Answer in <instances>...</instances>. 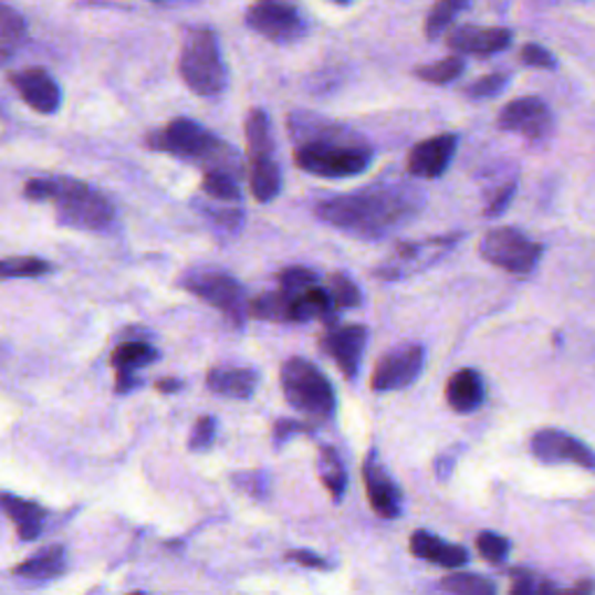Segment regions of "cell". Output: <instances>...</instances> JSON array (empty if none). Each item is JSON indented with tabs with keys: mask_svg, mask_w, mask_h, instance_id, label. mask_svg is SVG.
<instances>
[{
	"mask_svg": "<svg viewBox=\"0 0 595 595\" xmlns=\"http://www.w3.org/2000/svg\"><path fill=\"white\" fill-rule=\"evenodd\" d=\"M424 205L426 194L421 189L394 181L319 200L314 215L352 238L382 240L415 219Z\"/></svg>",
	"mask_w": 595,
	"mask_h": 595,
	"instance_id": "1",
	"label": "cell"
},
{
	"mask_svg": "<svg viewBox=\"0 0 595 595\" xmlns=\"http://www.w3.org/2000/svg\"><path fill=\"white\" fill-rule=\"evenodd\" d=\"M293 137V161L307 175L322 179H349L373 164V149L361 137L312 112H293L286 119Z\"/></svg>",
	"mask_w": 595,
	"mask_h": 595,
	"instance_id": "2",
	"label": "cell"
},
{
	"mask_svg": "<svg viewBox=\"0 0 595 595\" xmlns=\"http://www.w3.org/2000/svg\"><path fill=\"white\" fill-rule=\"evenodd\" d=\"M24 196L33 202H52L56 221L77 231L103 233L117 221V210L109 198L86 181L73 177H35L24 185Z\"/></svg>",
	"mask_w": 595,
	"mask_h": 595,
	"instance_id": "3",
	"label": "cell"
},
{
	"mask_svg": "<svg viewBox=\"0 0 595 595\" xmlns=\"http://www.w3.org/2000/svg\"><path fill=\"white\" fill-rule=\"evenodd\" d=\"M147 145L154 152H164L179 161L200 166L202 173H228L233 177H240L242 173L238 149L187 117H177L168 126L152 131L147 135Z\"/></svg>",
	"mask_w": 595,
	"mask_h": 595,
	"instance_id": "4",
	"label": "cell"
},
{
	"mask_svg": "<svg viewBox=\"0 0 595 595\" xmlns=\"http://www.w3.org/2000/svg\"><path fill=\"white\" fill-rule=\"evenodd\" d=\"M179 77L198 96H219L228 86V67L212 29H191L181 42Z\"/></svg>",
	"mask_w": 595,
	"mask_h": 595,
	"instance_id": "5",
	"label": "cell"
},
{
	"mask_svg": "<svg viewBox=\"0 0 595 595\" xmlns=\"http://www.w3.org/2000/svg\"><path fill=\"white\" fill-rule=\"evenodd\" d=\"M280 384L286 403L314 421H328L335 415L337 398L331 379L307 358L293 356L282 363Z\"/></svg>",
	"mask_w": 595,
	"mask_h": 595,
	"instance_id": "6",
	"label": "cell"
},
{
	"mask_svg": "<svg viewBox=\"0 0 595 595\" xmlns=\"http://www.w3.org/2000/svg\"><path fill=\"white\" fill-rule=\"evenodd\" d=\"M179 286L200 298L202 303L219 310L228 316L236 328H242L249 319V295L247 289L219 268H191L179 278Z\"/></svg>",
	"mask_w": 595,
	"mask_h": 595,
	"instance_id": "7",
	"label": "cell"
},
{
	"mask_svg": "<svg viewBox=\"0 0 595 595\" xmlns=\"http://www.w3.org/2000/svg\"><path fill=\"white\" fill-rule=\"evenodd\" d=\"M482 259L510 274H531L542 257V244L512 226H498L479 244Z\"/></svg>",
	"mask_w": 595,
	"mask_h": 595,
	"instance_id": "8",
	"label": "cell"
},
{
	"mask_svg": "<svg viewBox=\"0 0 595 595\" xmlns=\"http://www.w3.org/2000/svg\"><path fill=\"white\" fill-rule=\"evenodd\" d=\"M463 233H453V236H438V238H428L419 242H403L394 249V254H388L386 261L375 270L377 278L396 282L411 278V274L424 272L430 265L442 261L449 251L459 244Z\"/></svg>",
	"mask_w": 595,
	"mask_h": 595,
	"instance_id": "9",
	"label": "cell"
},
{
	"mask_svg": "<svg viewBox=\"0 0 595 595\" xmlns=\"http://www.w3.org/2000/svg\"><path fill=\"white\" fill-rule=\"evenodd\" d=\"M247 27L270 42L293 44L307 33V17L298 6L280 3V0H261L244 14Z\"/></svg>",
	"mask_w": 595,
	"mask_h": 595,
	"instance_id": "10",
	"label": "cell"
},
{
	"mask_svg": "<svg viewBox=\"0 0 595 595\" xmlns=\"http://www.w3.org/2000/svg\"><path fill=\"white\" fill-rule=\"evenodd\" d=\"M424 365H426V349L417 345V342H405V345L394 347L375 365V373L370 377L373 392L388 394L407 388L421 377Z\"/></svg>",
	"mask_w": 595,
	"mask_h": 595,
	"instance_id": "11",
	"label": "cell"
},
{
	"mask_svg": "<svg viewBox=\"0 0 595 595\" xmlns=\"http://www.w3.org/2000/svg\"><path fill=\"white\" fill-rule=\"evenodd\" d=\"M531 451L542 463H572L595 470V451L561 428H542L531 438Z\"/></svg>",
	"mask_w": 595,
	"mask_h": 595,
	"instance_id": "12",
	"label": "cell"
},
{
	"mask_svg": "<svg viewBox=\"0 0 595 595\" xmlns=\"http://www.w3.org/2000/svg\"><path fill=\"white\" fill-rule=\"evenodd\" d=\"M498 128L537 143L554 131V114L542 98L523 96L502 107L498 114Z\"/></svg>",
	"mask_w": 595,
	"mask_h": 595,
	"instance_id": "13",
	"label": "cell"
},
{
	"mask_svg": "<svg viewBox=\"0 0 595 595\" xmlns=\"http://www.w3.org/2000/svg\"><path fill=\"white\" fill-rule=\"evenodd\" d=\"M368 328L361 324L333 326L319 345H322L324 354L337 365L342 375L347 379H356L365 347H368Z\"/></svg>",
	"mask_w": 595,
	"mask_h": 595,
	"instance_id": "14",
	"label": "cell"
},
{
	"mask_svg": "<svg viewBox=\"0 0 595 595\" xmlns=\"http://www.w3.org/2000/svg\"><path fill=\"white\" fill-rule=\"evenodd\" d=\"M456 149H459V135L440 133L426 137L409 149L407 170L419 179H438L449 170Z\"/></svg>",
	"mask_w": 595,
	"mask_h": 595,
	"instance_id": "15",
	"label": "cell"
},
{
	"mask_svg": "<svg viewBox=\"0 0 595 595\" xmlns=\"http://www.w3.org/2000/svg\"><path fill=\"white\" fill-rule=\"evenodd\" d=\"M8 80L17 88L21 101L38 114H56L61 109V86L44 67H24V71L10 73Z\"/></svg>",
	"mask_w": 595,
	"mask_h": 595,
	"instance_id": "16",
	"label": "cell"
},
{
	"mask_svg": "<svg viewBox=\"0 0 595 595\" xmlns=\"http://www.w3.org/2000/svg\"><path fill=\"white\" fill-rule=\"evenodd\" d=\"M363 484L368 493L370 508L382 519H398L403 512V491L394 482V477L384 470L377 459V451H370L363 463Z\"/></svg>",
	"mask_w": 595,
	"mask_h": 595,
	"instance_id": "17",
	"label": "cell"
},
{
	"mask_svg": "<svg viewBox=\"0 0 595 595\" xmlns=\"http://www.w3.org/2000/svg\"><path fill=\"white\" fill-rule=\"evenodd\" d=\"M449 50L456 54H477V56H491L498 52H505L512 44V31L502 27H456L447 33Z\"/></svg>",
	"mask_w": 595,
	"mask_h": 595,
	"instance_id": "18",
	"label": "cell"
},
{
	"mask_svg": "<svg viewBox=\"0 0 595 595\" xmlns=\"http://www.w3.org/2000/svg\"><path fill=\"white\" fill-rule=\"evenodd\" d=\"M445 398L456 415H472L487 400L484 377L472 368L456 370L447 382Z\"/></svg>",
	"mask_w": 595,
	"mask_h": 595,
	"instance_id": "19",
	"label": "cell"
},
{
	"mask_svg": "<svg viewBox=\"0 0 595 595\" xmlns=\"http://www.w3.org/2000/svg\"><path fill=\"white\" fill-rule=\"evenodd\" d=\"M249 185L251 196L259 202H270L282 191V170L278 158H274V147L249 152Z\"/></svg>",
	"mask_w": 595,
	"mask_h": 595,
	"instance_id": "20",
	"label": "cell"
},
{
	"mask_svg": "<svg viewBox=\"0 0 595 595\" xmlns=\"http://www.w3.org/2000/svg\"><path fill=\"white\" fill-rule=\"evenodd\" d=\"M0 512H3L17 529V535L24 542H33L42 535L48 510L35 500L19 498L14 493H0Z\"/></svg>",
	"mask_w": 595,
	"mask_h": 595,
	"instance_id": "21",
	"label": "cell"
},
{
	"mask_svg": "<svg viewBox=\"0 0 595 595\" xmlns=\"http://www.w3.org/2000/svg\"><path fill=\"white\" fill-rule=\"evenodd\" d=\"M409 549L411 554L417 559H424L428 563H435L440 567H449V570H459L468 563V552L459 544H449L445 540H440L438 535H432L428 531H417L415 535L409 537Z\"/></svg>",
	"mask_w": 595,
	"mask_h": 595,
	"instance_id": "22",
	"label": "cell"
},
{
	"mask_svg": "<svg viewBox=\"0 0 595 595\" xmlns=\"http://www.w3.org/2000/svg\"><path fill=\"white\" fill-rule=\"evenodd\" d=\"M259 382L261 377L254 368H212L205 377L212 394L233 400H249L257 394Z\"/></svg>",
	"mask_w": 595,
	"mask_h": 595,
	"instance_id": "23",
	"label": "cell"
},
{
	"mask_svg": "<svg viewBox=\"0 0 595 595\" xmlns=\"http://www.w3.org/2000/svg\"><path fill=\"white\" fill-rule=\"evenodd\" d=\"M335 314H337V307L333 305L331 295L324 286L316 284L303 293L293 295V324H305V322H314V319H319V322H324L333 328Z\"/></svg>",
	"mask_w": 595,
	"mask_h": 595,
	"instance_id": "24",
	"label": "cell"
},
{
	"mask_svg": "<svg viewBox=\"0 0 595 595\" xmlns=\"http://www.w3.org/2000/svg\"><path fill=\"white\" fill-rule=\"evenodd\" d=\"M65 546L61 544H52L40 549L38 554H33L31 559H27L24 563H19L14 567L17 577L24 580H33V582H48L54 580L65 572Z\"/></svg>",
	"mask_w": 595,
	"mask_h": 595,
	"instance_id": "25",
	"label": "cell"
},
{
	"mask_svg": "<svg viewBox=\"0 0 595 595\" xmlns=\"http://www.w3.org/2000/svg\"><path fill=\"white\" fill-rule=\"evenodd\" d=\"M249 316L259 319V322H274V324H293V295L284 291H270L251 298Z\"/></svg>",
	"mask_w": 595,
	"mask_h": 595,
	"instance_id": "26",
	"label": "cell"
},
{
	"mask_svg": "<svg viewBox=\"0 0 595 595\" xmlns=\"http://www.w3.org/2000/svg\"><path fill=\"white\" fill-rule=\"evenodd\" d=\"M158 358H161V354H158V349L152 347L149 342L131 340V342H124V345H119L117 349L112 352L109 365L117 373L135 375V370L149 368V365H154Z\"/></svg>",
	"mask_w": 595,
	"mask_h": 595,
	"instance_id": "27",
	"label": "cell"
},
{
	"mask_svg": "<svg viewBox=\"0 0 595 595\" xmlns=\"http://www.w3.org/2000/svg\"><path fill=\"white\" fill-rule=\"evenodd\" d=\"M316 470H319V477H322V482H324L326 491L331 493V498L335 502H340L342 495H345V491H347L349 479H347L345 463H342L340 453L333 447H322V449H319Z\"/></svg>",
	"mask_w": 595,
	"mask_h": 595,
	"instance_id": "28",
	"label": "cell"
},
{
	"mask_svg": "<svg viewBox=\"0 0 595 595\" xmlns=\"http://www.w3.org/2000/svg\"><path fill=\"white\" fill-rule=\"evenodd\" d=\"M196 210L215 226L217 233L223 236H236L244 223V212L238 205H205L196 200Z\"/></svg>",
	"mask_w": 595,
	"mask_h": 595,
	"instance_id": "29",
	"label": "cell"
},
{
	"mask_svg": "<svg viewBox=\"0 0 595 595\" xmlns=\"http://www.w3.org/2000/svg\"><path fill=\"white\" fill-rule=\"evenodd\" d=\"M463 73H466V59L463 56H447V59H440V61L428 63V65H419L415 71V75L421 82H428L435 86L451 84V82L459 80Z\"/></svg>",
	"mask_w": 595,
	"mask_h": 595,
	"instance_id": "30",
	"label": "cell"
},
{
	"mask_svg": "<svg viewBox=\"0 0 595 595\" xmlns=\"http://www.w3.org/2000/svg\"><path fill=\"white\" fill-rule=\"evenodd\" d=\"M202 194L212 198L215 202H240L242 200V191L238 187V177L228 175V173H202Z\"/></svg>",
	"mask_w": 595,
	"mask_h": 595,
	"instance_id": "31",
	"label": "cell"
},
{
	"mask_svg": "<svg viewBox=\"0 0 595 595\" xmlns=\"http://www.w3.org/2000/svg\"><path fill=\"white\" fill-rule=\"evenodd\" d=\"M442 588L449 595H498L495 584L474 572H453L442 582Z\"/></svg>",
	"mask_w": 595,
	"mask_h": 595,
	"instance_id": "32",
	"label": "cell"
},
{
	"mask_svg": "<svg viewBox=\"0 0 595 595\" xmlns=\"http://www.w3.org/2000/svg\"><path fill=\"white\" fill-rule=\"evenodd\" d=\"M463 10H468V3H461V0H442V3H435L424 21L426 38L428 40L440 38L451 21L456 19V14L463 12Z\"/></svg>",
	"mask_w": 595,
	"mask_h": 595,
	"instance_id": "33",
	"label": "cell"
},
{
	"mask_svg": "<svg viewBox=\"0 0 595 595\" xmlns=\"http://www.w3.org/2000/svg\"><path fill=\"white\" fill-rule=\"evenodd\" d=\"M52 270L50 261L40 257H10L0 259V280H17V278H42Z\"/></svg>",
	"mask_w": 595,
	"mask_h": 595,
	"instance_id": "34",
	"label": "cell"
},
{
	"mask_svg": "<svg viewBox=\"0 0 595 595\" xmlns=\"http://www.w3.org/2000/svg\"><path fill=\"white\" fill-rule=\"evenodd\" d=\"M326 291H328L331 301H333V305L337 310H354V307H358L363 303V293L356 286V282L349 280L347 274H342V272L331 274Z\"/></svg>",
	"mask_w": 595,
	"mask_h": 595,
	"instance_id": "35",
	"label": "cell"
},
{
	"mask_svg": "<svg viewBox=\"0 0 595 595\" xmlns=\"http://www.w3.org/2000/svg\"><path fill=\"white\" fill-rule=\"evenodd\" d=\"M27 33H29L27 17L17 12L14 8L0 3V48L21 42L27 38Z\"/></svg>",
	"mask_w": 595,
	"mask_h": 595,
	"instance_id": "36",
	"label": "cell"
},
{
	"mask_svg": "<svg viewBox=\"0 0 595 595\" xmlns=\"http://www.w3.org/2000/svg\"><path fill=\"white\" fill-rule=\"evenodd\" d=\"M278 284H280V291H284L289 295H298V293L316 286L319 278H316L314 270H310L305 265H289L278 274Z\"/></svg>",
	"mask_w": 595,
	"mask_h": 595,
	"instance_id": "37",
	"label": "cell"
},
{
	"mask_svg": "<svg viewBox=\"0 0 595 595\" xmlns=\"http://www.w3.org/2000/svg\"><path fill=\"white\" fill-rule=\"evenodd\" d=\"M508 84H510V73H491V75H484V77H479L477 82H472L466 88V96L470 101H489V98H495L498 94H502V88H505Z\"/></svg>",
	"mask_w": 595,
	"mask_h": 595,
	"instance_id": "38",
	"label": "cell"
},
{
	"mask_svg": "<svg viewBox=\"0 0 595 595\" xmlns=\"http://www.w3.org/2000/svg\"><path fill=\"white\" fill-rule=\"evenodd\" d=\"M477 549L482 559H487L489 563H502L510 556V540L493 531H484L477 535Z\"/></svg>",
	"mask_w": 595,
	"mask_h": 595,
	"instance_id": "39",
	"label": "cell"
},
{
	"mask_svg": "<svg viewBox=\"0 0 595 595\" xmlns=\"http://www.w3.org/2000/svg\"><path fill=\"white\" fill-rule=\"evenodd\" d=\"M519 59H521L523 65L540 67V71H556V67H559L556 56L549 52L546 48H542V44H535V42H525L521 48Z\"/></svg>",
	"mask_w": 595,
	"mask_h": 595,
	"instance_id": "40",
	"label": "cell"
},
{
	"mask_svg": "<svg viewBox=\"0 0 595 595\" xmlns=\"http://www.w3.org/2000/svg\"><path fill=\"white\" fill-rule=\"evenodd\" d=\"M215 440H217V419L215 417H200L191 430L189 449L205 451L215 445Z\"/></svg>",
	"mask_w": 595,
	"mask_h": 595,
	"instance_id": "41",
	"label": "cell"
},
{
	"mask_svg": "<svg viewBox=\"0 0 595 595\" xmlns=\"http://www.w3.org/2000/svg\"><path fill=\"white\" fill-rule=\"evenodd\" d=\"M514 196H516V179L508 181V185H502V187L498 189V194H495V196L489 200V205H487L484 217H487V219H498V217L505 215L508 208H510V202L514 200Z\"/></svg>",
	"mask_w": 595,
	"mask_h": 595,
	"instance_id": "42",
	"label": "cell"
},
{
	"mask_svg": "<svg viewBox=\"0 0 595 595\" xmlns=\"http://www.w3.org/2000/svg\"><path fill=\"white\" fill-rule=\"evenodd\" d=\"M303 432H312V426L303 421H293V419H280V421H274L272 438H274V445L282 447L284 442L295 438V435H303Z\"/></svg>",
	"mask_w": 595,
	"mask_h": 595,
	"instance_id": "43",
	"label": "cell"
},
{
	"mask_svg": "<svg viewBox=\"0 0 595 595\" xmlns=\"http://www.w3.org/2000/svg\"><path fill=\"white\" fill-rule=\"evenodd\" d=\"M510 595H540V582L529 570H516L512 575Z\"/></svg>",
	"mask_w": 595,
	"mask_h": 595,
	"instance_id": "44",
	"label": "cell"
},
{
	"mask_svg": "<svg viewBox=\"0 0 595 595\" xmlns=\"http://www.w3.org/2000/svg\"><path fill=\"white\" fill-rule=\"evenodd\" d=\"M595 584L593 582H582L570 588H559L549 582H540V595H593Z\"/></svg>",
	"mask_w": 595,
	"mask_h": 595,
	"instance_id": "45",
	"label": "cell"
},
{
	"mask_svg": "<svg viewBox=\"0 0 595 595\" xmlns=\"http://www.w3.org/2000/svg\"><path fill=\"white\" fill-rule=\"evenodd\" d=\"M286 559L293 561V563H298V565H303V567H314V570H326L328 567L326 559H322L319 554L310 552V549H295V552L286 554Z\"/></svg>",
	"mask_w": 595,
	"mask_h": 595,
	"instance_id": "46",
	"label": "cell"
},
{
	"mask_svg": "<svg viewBox=\"0 0 595 595\" xmlns=\"http://www.w3.org/2000/svg\"><path fill=\"white\" fill-rule=\"evenodd\" d=\"M137 386H143L140 377L128 375V373H117V394H131Z\"/></svg>",
	"mask_w": 595,
	"mask_h": 595,
	"instance_id": "47",
	"label": "cell"
},
{
	"mask_svg": "<svg viewBox=\"0 0 595 595\" xmlns=\"http://www.w3.org/2000/svg\"><path fill=\"white\" fill-rule=\"evenodd\" d=\"M181 386H185V384H181L177 377H166V379H161V382L156 384V388L161 394H175V392H179Z\"/></svg>",
	"mask_w": 595,
	"mask_h": 595,
	"instance_id": "48",
	"label": "cell"
},
{
	"mask_svg": "<svg viewBox=\"0 0 595 595\" xmlns=\"http://www.w3.org/2000/svg\"><path fill=\"white\" fill-rule=\"evenodd\" d=\"M10 59H12V50L10 48H0V67H3Z\"/></svg>",
	"mask_w": 595,
	"mask_h": 595,
	"instance_id": "49",
	"label": "cell"
},
{
	"mask_svg": "<svg viewBox=\"0 0 595 595\" xmlns=\"http://www.w3.org/2000/svg\"><path fill=\"white\" fill-rule=\"evenodd\" d=\"M131 595H149V593H143V591H135V593H131Z\"/></svg>",
	"mask_w": 595,
	"mask_h": 595,
	"instance_id": "50",
	"label": "cell"
}]
</instances>
